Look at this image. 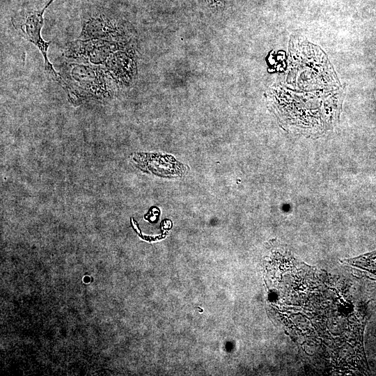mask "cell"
Returning <instances> with one entry per match:
<instances>
[{"label":"cell","mask_w":376,"mask_h":376,"mask_svg":"<svg viewBox=\"0 0 376 376\" xmlns=\"http://www.w3.org/2000/svg\"><path fill=\"white\" fill-rule=\"evenodd\" d=\"M62 88L73 103L84 100H107L114 96L118 85L102 65L68 62L60 73Z\"/></svg>","instance_id":"obj_1"},{"label":"cell","mask_w":376,"mask_h":376,"mask_svg":"<svg viewBox=\"0 0 376 376\" xmlns=\"http://www.w3.org/2000/svg\"><path fill=\"white\" fill-rule=\"evenodd\" d=\"M81 39H102L116 43L137 42L132 26L107 11L95 10L82 23Z\"/></svg>","instance_id":"obj_2"},{"label":"cell","mask_w":376,"mask_h":376,"mask_svg":"<svg viewBox=\"0 0 376 376\" xmlns=\"http://www.w3.org/2000/svg\"><path fill=\"white\" fill-rule=\"evenodd\" d=\"M54 1L49 0L40 9L19 11L11 17V22L19 35L33 43L42 54L45 72L47 77L62 87L63 79L60 73L55 70L47 56L48 48L52 41L47 42L41 36V30L44 25V13Z\"/></svg>","instance_id":"obj_3"},{"label":"cell","mask_w":376,"mask_h":376,"mask_svg":"<svg viewBox=\"0 0 376 376\" xmlns=\"http://www.w3.org/2000/svg\"><path fill=\"white\" fill-rule=\"evenodd\" d=\"M134 45L137 42L116 43L102 39H79L66 44L63 55L78 62L104 66L113 52Z\"/></svg>","instance_id":"obj_4"},{"label":"cell","mask_w":376,"mask_h":376,"mask_svg":"<svg viewBox=\"0 0 376 376\" xmlns=\"http://www.w3.org/2000/svg\"><path fill=\"white\" fill-rule=\"evenodd\" d=\"M137 45L113 52L104 67L118 86H130L137 75Z\"/></svg>","instance_id":"obj_5"},{"label":"cell","mask_w":376,"mask_h":376,"mask_svg":"<svg viewBox=\"0 0 376 376\" xmlns=\"http://www.w3.org/2000/svg\"><path fill=\"white\" fill-rule=\"evenodd\" d=\"M210 5L214 6H221L225 0H207Z\"/></svg>","instance_id":"obj_6"}]
</instances>
